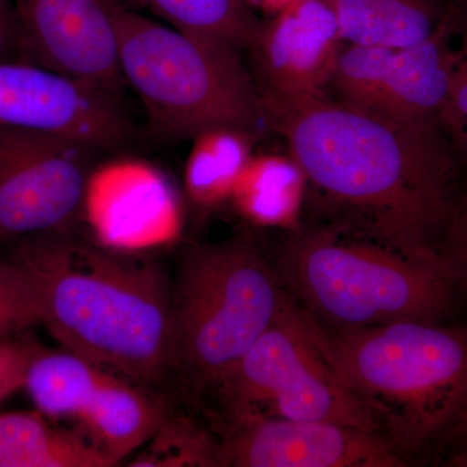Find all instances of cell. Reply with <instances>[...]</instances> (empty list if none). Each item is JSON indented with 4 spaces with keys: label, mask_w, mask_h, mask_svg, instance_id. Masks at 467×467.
<instances>
[{
    "label": "cell",
    "mask_w": 467,
    "mask_h": 467,
    "mask_svg": "<svg viewBox=\"0 0 467 467\" xmlns=\"http://www.w3.org/2000/svg\"><path fill=\"white\" fill-rule=\"evenodd\" d=\"M330 225L411 254L436 247L453 217L450 140L441 124L392 121L330 99L260 97Z\"/></svg>",
    "instance_id": "6da1fadb"
},
{
    "label": "cell",
    "mask_w": 467,
    "mask_h": 467,
    "mask_svg": "<svg viewBox=\"0 0 467 467\" xmlns=\"http://www.w3.org/2000/svg\"><path fill=\"white\" fill-rule=\"evenodd\" d=\"M41 295L42 327L67 352L164 393L171 279L144 254L52 234L12 245Z\"/></svg>",
    "instance_id": "7a4b0ae2"
},
{
    "label": "cell",
    "mask_w": 467,
    "mask_h": 467,
    "mask_svg": "<svg viewBox=\"0 0 467 467\" xmlns=\"http://www.w3.org/2000/svg\"><path fill=\"white\" fill-rule=\"evenodd\" d=\"M275 265L301 308L333 330L439 322L457 281L442 254H408L330 223L292 232Z\"/></svg>",
    "instance_id": "3957f363"
},
{
    "label": "cell",
    "mask_w": 467,
    "mask_h": 467,
    "mask_svg": "<svg viewBox=\"0 0 467 467\" xmlns=\"http://www.w3.org/2000/svg\"><path fill=\"white\" fill-rule=\"evenodd\" d=\"M319 327L337 376L373 411L380 432L401 454L466 420V331L420 321Z\"/></svg>",
    "instance_id": "277c9868"
},
{
    "label": "cell",
    "mask_w": 467,
    "mask_h": 467,
    "mask_svg": "<svg viewBox=\"0 0 467 467\" xmlns=\"http://www.w3.org/2000/svg\"><path fill=\"white\" fill-rule=\"evenodd\" d=\"M288 291L251 239L193 245L171 281L168 387L198 401L223 382L279 315Z\"/></svg>",
    "instance_id": "5b68a950"
},
{
    "label": "cell",
    "mask_w": 467,
    "mask_h": 467,
    "mask_svg": "<svg viewBox=\"0 0 467 467\" xmlns=\"http://www.w3.org/2000/svg\"><path fill=\"white\" fill-rule=\"evenodd\" d=\"M115 18L119 72L153 133L192 140L221 126L257 133L264 113L241 51L156 23L121 0Z\"/></svg>",
    "instance_id": "8992f818"
},
{
    "label": "cell",
    "mask_w": 467,
    "mask_h": 467,
    "mask_svg": "<svg viewBox=\"0 0 467 467\" xmlns=\"http://www.w3.org/2000/svg\"><path fill=\"white\" fill-rule=\"evenodd\" d=\"M211 393L223 405L229 427L282 418L382 434L373 411L335 371L321 327L291 295L265 333Z\"/></svg>",
    "instance_id": "52a82bcc"
},
{
    "label": "cell",
    "mask_w": 467,
    "mask_h": 467,
    "mask_svg": "<svg viewBox=\"0 0 467 467\" xmlns=\"http://www.w3.org/2000/svg\"><path fill=\"white\" fill-rule=\"evenodd\" d=\"M24 391L36 410L70 425L115 466L152 438L169 405L164 393L66 349L43 347L30 362Z\"/></svg>",
    "instance_id": "ba28073f"
},
{
    "label": "cell",
    "mask_w": 467,
    "mask_h": 467,
    "mask_svg": "<svg viewBox=\"0 0 467 467\" xmlns=\"http://www.w3.org/2000/svg\"><path fill=\"white\" fill-rule=\"evenodd\" d=\"M100 150L0 125V245L72 233Z\"/></svg>",
    "instance_id": "9c48e42d"
},
{
    "label": "cell",
    "mask_w": 467,
    "mask_h": 467,
    "mask_svg": "<svg viewBox=\"0 0 467 467\" xmlns=\"http://www.w3.org/2000/svg\"><path fill=\"white\" fill-rule=\"evenodd\" d=\"M0 125L124 149L131 126L119 95L26 60L0 61Z\"/></svg>",
    "instance_id": "30bf717a"
},
{
    "label": "cell",
    "mask_w": 467,
    "mask_h": 467,
    "mask_svg": "<svg viewBox=\"0 0 467 467\" xmlns=\"http://www.w3.org/2000/svg\"><path fill=\"white\" fill-rule=\"evenodd\" d=\"M400 451L379 432L340 423L259 418L229 427L217 467H398Z\"/></svg>",
    "instance_id": "8fae6325"
},
{
    "label": "cell",
    "mask_w": 467,
    "mask_h": 467,
    "mask_svg": "<svg viewBox=\"0 0 467 467\" xmlns=\"http://www.w3.org/2000/svg\"><path fill=\"white\" fill-rule=\"evenodd\" d=\"M119 0H11L26 58L117 95Z\"/></svg>",
    "instance_id": "7c38bea8"
},
{
    "label": "cell",
    "mask_w": 467,
    "mask_h": 467,
    "mask_svg": "<svg viewBox=\"0 0 467 467\" xmlns=\"http://www.w3.org/2000/svg\"><path fill=\"white\" fill-rule=\"evenodd\" d=\"M344 45L325 0H295L261 23L248 48L260 97L324 94Z\"/></svg>",
    "instance_id": "4fadbf2b"
},
{
    "label": "cell",
    "mask_w": 467,
    "mask_h": 467,
    "mask_svg": "<svg viewBox=\"0 0 467 467\" xmlns=\"http://www.w3.org/2000/svg\"><path fill=\"white\" fill-rule=\"evenodd\" d=\"M453 23L454 11L450 5L429 38L393 51L376 115L401 124H441L456 67Z\"/></svg>",
    "instance_id": "5bb4252c"
},
{
    "label": "cell",
    "mask_w": 467,
    "mask_h": 467,
    "mask_svg": "<svg viewBox=\"0 0 467 467\" xmlns=\"http://www.w3.org/2000/svg\"><path fill=\"white\" fill-rule=\"evenodd\" d=\"M346 45L400 50L425 41L448 12L442 0H325Z\"/></svg>",
    "instance_id": "9a60e30c"
},
{
    "label": "cell",
    "mask_w": 467,
    "mask_h": 467,
    "mask_svg": "<svg viewBox=\"0 0 467 467\" xmlns=\"http://www.w3.org/2000/svg\"><path fill=\"white\" fill-rule=\"evenodd\" d=\"M306 187L303 169L290 155L261 153L248 161L230 202L254 225L295 232L300 227Z\"/></svg>",
    "instance_id": "2e32d148"
},
{
    "label": "cell",
    "mask_w": 467,
    "mask_h": 467,
    "mask_svg": "<svg viewBox=\"0 0 467 467\" xmlns=\"http://www.w3.org/2000/svg\"><path fill=\"white\" fill-rule=\"evenodd\" d=\"M0 467H116L72 430L36 410L0 414Z\"/></svg>",
    "instance_id": "e0dca14e"
},
{
    "label": "cell",
    "mask_w": 467,
    "mask_h": 467,
    "mask_svg": "<svg viewBox=\"0 0 467 467\" xmlns=\"http://www.w3.org/2000/svg\"><path fill=\"white\" fill-rule=\"evenodd\" d=\"M257 133L238 128L208 129L192 138L184 168V187L196 207H217L232 198L239 177L254 156Z\"/></svg>",
    "instance_id": "ac0fdd59"
},
{
    "label": "cell",
    "mask_w": 467,
    "mask_h": 467,
    "mask_svg": "<svg viewBox=\"0 0 467 467\" xmlns=\"http://www.w3.org/2000/svg\"><path fill=\"white\" fill-rule=\"evenodd\" d=\"M183 33L248 50L263 21L245 0H133Z\"/></svg>",
    "instance_id": "d6986e66"
},
{
    "label": "cell",
    "mask_w": 467,
    "mask_h": 467,
    "mask_svg": "<svg viewBox=\"0 0 467 467\" xmlns=\"http://www.w3.org/2000/svg\"><path fill=\"white\" fill-rule=\"evenodd\" d=\"M218 441L220 438L169 402L155 434L129 466L217 467Z\"/></svg>",
    "instance_id": "ffe728a7"
},
{
    "label": "cell",
    "mask_w": 467,
    "mask_h": 467,
    "mask_svg": "<svg viewBox=\"0 0 467 467\" xmlns=\"http://www.w3.org/2000/svg\"><path fill=\"white\" fill-rule=\"evenodd\" d=\"M393 51L377 46L344 45L327 88L347 106L376 113Z\"/></svg>",
    "instance_id": "44dd1931"
},
{
    "label": "cell",
    "mask_w": 467,
    "mask_h": 467,
    "mask_svg": "<svg viewBox=\"0 0 467 467\" xmlns=\"http://www.w3.org/2000/svg\"><path fill=\"white\" fill-rule=\"evenodd\" d=\"M42 327L41 295L29 267L0 259V339Z\"/></svg>",
    "instance_id": "7402d4cb"
},
{
    "label": "cell",
    "mask_w": 467,
    "mask_h": 467,
    "mask_svg": "<svg viewBox=\"0 0 467 467\" xmlns=\"http://www.w3.org/2000/svg\"><path fill=\"white\" fill-rule=\"evenodd\" d=\"M442 130L467 155V29L457 48L450 97L441 116Z\"/></svg>",
    "instance_id": "603a6c76"
},
{
    "label": "cell",
    "mask_w": 467,
    "mask_h": 467,
    "mask_svg": "<svg viewBox=\"0 0 467 467\" xmlns=\"http://www.w3.org/2000/svg\"><path fill=\"white\" fill-rule=\"evenodd\" d=\"M24 335L0 339V404L24 389L30 362L42 348Z\"/></svg>",
    "instance_id": "cb8c5ba5"
},
{
    "label": "cell",
    "mask_w": 467,
    "mask_h": 467,
    "mask_svg": "<svg viewBox=\"0 0 467 467\" xmlns=\"http://www.w3.org/2000/svg\"><path fill=\"white\" fill-rule=\"evenodd\" d=\"M451 223L453 226L447 229L451 234L450 244L441 254L453 267L457 278L467 281V211L460 218L451 217Z\"/></svg>",
    "instance_id": "d4e9b609"
},
{
    "label": "cell",
    "mask_w": 467,
    "mask_h": 467,
    "mask_svg": "<svg viewBox=\"0 0 467 467\" xmlns=\"http://www.w3.org/2000/svg\"><path fill=\"white\" fill-rule=\"evenodd\" d=\"M27 60L23 36L15 18L0 17V61Z\"/></svg>",
    "instance_id": "484cf974"
},
{
    "label": "cell",
    "mask_w": 467,
    "mask_h": 467,
    "mask_svg": "<svg viewBox=\"0 0 467 467\" xmlns=\"http://www.w3.org/2000/svg\"><path fill=\"white\" fill-rule=\"evenodd\" d=\"M252 9H259L267 16H273L276 12L287 7L295 0H245Z\"/></svg>",
    "instance_id": "4316f807"
},
{
    "label": "cell",
    "mask_w": 467,
    "mask_h": 467,
    "mask_svg": "<svg viewBox=\"0 0 467 467\" xmlns=\"http://www.w3.org/2000/svg\"><path fill=\"white\" fill-rule=\"evenodd\" d=\"M0 17L15 18L16 20L11 0H0Z\"/></svg>",
    "instance_id": "83f0119b"
}]
</instances>
